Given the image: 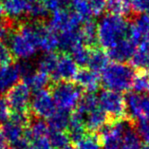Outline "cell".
<instances>
[{
	"instance_id": "cell-1",
	"label": "cell",
	"mask_w": 149,
	"mask_h": 149,
	"mask_svg": "<svg viewBox=\"0 0 149 149\" xmlns=\"http://www.w3.org/2000/svg\"><path fill=\"white\" fill-rule=\"evenodd\" d=\"M44 25L24 23L9 36L10 49L13 57L28 61L40 48V38Z\"/></svg>"
},
{
	"instance_id": "cell-2",
	"label": "cell",
	"mask_w": 149,
	"mask_h": 149,
	"mask_svg": "<svg viewBox=\"0 0 149 149\" xmlns=\"http://www.w3.org/2000/svg\"><path fill=\"white\" fill-rule=\"evenodd\" d=\"M128 26L126 20L122 16H104L97 24L98 44L103 49H109L117 43L127 37Z\"/></svg>"
},
{
	"instance_id": "cell-3",
	"label": "cell",
	"mask_w": 149,
	"mask_h": 149,
	"mask_svg": "<svg viewBox=\"0 0 149 149\" xmlns=\"http://www.w3.org/2000/svg\"><path fill=\"white\" fill-rule=\"evenodd\" d=\"M135 75L133 67L125 63L113 62L102 72L101 81L104 88L116 92L128 91L132 88V83Z\"/></svg>"
},
{
	"instance_id": "cell-4",
	"label": "cell",
	"mask_w": 149,
	"mask_h": 149,
	"mask_svg": "<svg viewBox=\"0 0 149 149\" xmlns=\"http://www.w3.org/2000/svg\"><path fill=\"white\" fill-rule=\"evenodd\" d=\"M57 109L70 112L77 107L82 98V88L71 82H57L50 91Z\"/></svg>"
},
{
	"instance_id": "cell-5",
	"label": "cell",
	"mask_w": 149,
	"mask_h": 149,
	"mask_svg": "<svg viewBox=\"0 0 149 149\" xmlns=\"http://www.w3.org/2000/svg\"><path fill=\"white\" fill-rule=\"evenodd\" d=\"M98 101L100 107L109 119L118 121L125 117V100L120 92L112 91L109 89L104 90L98 96Z\"/></svg>"
},
{
	"instance_id": "cell-6",
	"label": "cell",
	"mask_w": 149,
	"mask_h": 149,
	"mask_svg": "<svg viewBox=\"0 0 149 149\" xmlns=\"http://www.w3.org/2000/svg\"><path fill=\"white\" fill-rule=\"evenodd\" d=\"M130 122L118 120L101 130L102 149H123V135Z\"/></svg>"
},
{
	"instance_id": "cell-7",
	"label": "cell",
	"mask_w": 149,
	"mask_h": 149,
	"mask_svg": "<svg viewBox=\"0 0 149 149\" xmlns=\"http://www.w3.org/2000/svg\"><path fill=\"white\" fill-rule=\"evenodd\" d=\"M6 101L13 113L28 112L31 101V90L24 83H17L7 91Z\"/></svg>"
},
{
	"instance_id": "cell-8",
	"label": "cell",
	"mask_w": 149,
	"mask_h": 149,
	"mask_svg": "<svg viewBox=\"0 0 149 149\" xmlns=\"http://www.w3.org/2000/svg\"><path fill=\"white\" fill-rule=\"evenodd\" d=\"M126 114L132 120L149 121V96L129 92L125 97Z\"/></svg>"
},
{
	"instance_id": "cell-9",
	"label": "cell",
	"mask_w": 149,
	"mask_h": 149,
	"mask_svg": "<svg viewBox=\"0 0 149 149\" xmlns=\"http://www.w3.org/2000/svg\"><path fill=\"white\" fill-rule=\"evenodd\" d=\"M83 23V20L73 10H61L52 13L49 20V27L55 32H65L79 30V27Z\"/></svg>"
},
{
	"instance_id": "cell-10",
	"label": "cell",
	"mask_w": 149,
	"mask_h": 149,
	"mask_svg": "<svg viewBox=\"0 0 149 149\" xmlns=\"http://www.w3.org/2000/svg\"><path fill=\"white\" fill-rule=\"evenodd\" d=\"M31 111L39 119H49L57 110L52 93L47 89L35 92L31 101Z\"/></svg>"
},
{
	"instance_id": "cell-11",
	"label": "cell",
	"mask_w": 149,
	"mask_h": 149,
	"mask_svg": "<svg viewBox=\"0 0 149 149\" xmlns=\"http://www.w3.org/2000/svg\"><path fill=\"white\" fill-rule=\"evenodd\" d=\"M128 37L136 47L149 43V14L141 13L128 26Z\"/></svg>"
},
{
	"instance_id": "cell-12",
	"label": "cell",
	"mask_w": 149,
	"mask_h": 149,
	"mask_svg": "<svg viewBox=\"0 0 149 149\" xmlns=\"http://www.w3.org/2000/svg\"><path fill=\"white\" fill-rule=\"evenodd\" d=\"M78 70V66L70 57V55L63 53L58 57L55 70L50 77L56 82H70V80H73L75 78Z\"/></svg>"
},
{
	"instance_id": "cell-13",
	"label": "cell",
	"mask_w": 149,
	"mask_h": 149,
	"mask_svg": "<svg viewBox=\"0 0 149 149\" xmlns=\"http://www.w3.org/2000/svg\"><path fill=\"white\" fill-rule=\"evenodd\" d=\"M137 49L136 45L128 37L117 43L109 49H107V56L116 63H125L131 59Z\"/></svg>"
},
{
	"instance_id": "cell-14",
	"label": "cell",
	"mask_w": 149,
	"mask_h": 149,
	"mask_svg": "<svg viewBox=\"0 0 149 149\" xmlns=\"http://www.w3.org/2000/svg\"><path fill=\"white\" fill-rule=\"evenodd\" d=\"M21 77L17 64H8L0 67V92H7L15 86Z\"/></svg>"
},
{
	"instance_id": "cell-15",
	"label": "cell",
	"mask_w": 149,
	"mask_h": 149,
	"mask_svg": "<svg viewBox=\"0 0 149 149\" xmlns=\"http://www.w3.org/2000/svg\"><path fill=\"white\" fill-rule=\"evenodd\" d=\"M108 120L109 118L100 107V104L99 107L94 108L84 116V122H85L86 131H89L91 134L103 129L107 125Z\"/></svg>"
},
{
	"instance_id": "cell-16",
	"label": "cell",
	"mask_w": 149,
	"mask_h": 149,
	"mask_svg": "<svg viewBox=\"0 0 149 149\" xmlns=\"http://www.w3.org/2000/svg\"><path fill=\"white\" fill-rule=\"evenodd\" d=\"M76 85L88 92L96 91L100 86V77L98 73L90 70L89 68H81L75 76Z\"/></svg>"
},
{
	"instance_id": "cell-17",
	"label": "cell",
	"mask_w": 149,
	"mask_h": 149,
	"mask_svg": "<svg viewBox=\"0 0 149 149\" xmlns=\"http://www.w3.org/2000/svg\"><path fill=\"white\" fill-rule=\"evenodd\" d=\"M27 128V126H24L9 119L6 123H4L1 130L6 141L12 144L13 147L26 137Z\"/></svg>"
},
{
	"instance_id": "cell-18",
	"label": "cell",
	"mask_w": 149,
	"mask_h": 149,
	"mask_svg": "<svg viewBox=\"0 0 149 149\" xmlns=\"http://www.w3.org/2000/svg\"><path fill=\"white\" fill-rule=\"evenodd\" d=\"M58 41H59L58 48L67 54L68 52L70 53L76 47L84 45L79 30L61 32L58 35Z\"/></svg>"
},
{
	"instance_id": "cell-19",
	"label": "cell",
	"mask_w": 149,
	"mask_h": 149,
	"mask_svg": "<svg viewBox=\"0 0 149 149\" xmlns=\"http://www.w3.org/2000/svg\"><path fill=\"white\" fill-rule=\"evenodd\" d=\"M5 14L12 20L19 19L28 12L27 0H2Z\"/></svg>"
},
{
	"instance_id": "cell-20",
	"label": "cell",
	"mask_w": 149,
	"mask_h": 149,
	"mask_svg": "<svg viewBox=\"0 0 149 149\" xmlns=\"http://www.w3.org/2000/svg\"><path fill=\"white\" fill-rule=\"evenodd\" d=\"M59 45L57 32L52 31L49 26H43L41 38H40V50H43L46 53L52 52L56 49Z\"/></svg>"
},
{
	"instance_id": "cell-21",
	"label": "cell",
	"mask_w": 149,
	"mask_h": 149,
	"mask_svg": "<svg viewBox=\"0 0 149 149\" xmlns=\"http://www.w3.org/2000/svg\"><path fill=\"white\" fill-rule=\"evenodd\" d=\"M24 84H26L28 88L31 90L37 92L39 90L45 89V88L49 85V76L44 72L37 70L32 71L31 73L23 77Z\"/></svg>"
},
{
	"instance_id": "cell-22",
	"label": "cell",
	"mask_w": 149,
	"mask_h": 149,
	"mask_svg": "<svg viewBox=\"0 0 149 149\" xmlns=\"http://www.w3.org/2000/svg\"><path fill=\"white\" fill-rule=\"evenodd\" d=\"M108 58L107 54L105 53L104 50L100 49H92L91 52H90V57L88 61V68L96 73H102L103 70L108 66Z\"/></svg>"
},
{
	"instance_id": "cell-23",
	"label": "cell",
	"mask_w": 149,
	"mask_h": 149,
	"mask_svg": "<svg viewBox=\"0 0 149 149\" xmlns=\"http://www.w3.org/2000/svg\"><path fill=\"white\" fill-rule=\"evenodd\" d=\"M79 31L82 37L83 44L89 49H94L95 45L98 44L97 25L91 20L86 21V22L84 23L82 28Z\"/></svg>"
},
{
	"instance_id": "cell-24",
	"label": "cell",
	"mask_w": 149,
	"mask_h": 149,
	"mask_svg": "<svg viewBox=\"0 0 149 149\" xmlns=\"http://www.w3.org/2000/svg\"><path fill=\"white\" fill-rule=\"evenodd\" d=\"M70 115L68 112L57 109L54 113L48 119V125L50 130H56V131H65L68 130L70 125Z\"/></svg>"
},
{
	"instance_id": "cell-25",
	"label": "cell",
	"mask_w": 149,
	"mask_h": 149,
	"mask_svg": "<svg viewBox=\"0 0 149 149\" xmlns=\"http://www.w3.org/2000/svg\"><path fill=\"white\" fill-rule=\"evenodd\" d=\"M105 9L109 14L117 16H125L131 13L130 0H107Z\"/></svg>"
},
{
	"instance_id": "cell-26",
	"label": "cell",
	"mask_w": 149,
	"mask_h": 149,
	"mask_svg": "<svg viewBox=\"0 0 149 149\" xmlns=\"http://www.w3.org/2000/svg\"><path fill=\"white\" fill-rule=\"evenodd\" d=\"M59 55L54 52L45 53L38 62V70L48 74L49 77L55 70Z\"/></svg>"
},
{
	"instance_id": "cell-27",
	"label": "cell",
	"mask_w": 149,
	"mask_h": 149,
	"mask_svg": "<svg viewBox=\"0 0 149 149\" xmlns=\"http://www.w3.org/2000/svg\"><path fill=\"white\" fill-rule=\"evenodd\" d=\"M148 57H149V43L138 46L133 56L130 59L131 67L136 68L138 70H143Z\"/></svg>"
},
{
	"instance_id": "cell-28",
	"label": "cell",
	"mask_w": 149,
	"mask_h": 149,
	"mask_svg": "<svg viewBox=\"0 0 149 149\" xmlns=\"http://www.w3.org/2000/svg\"><path fill=\"white\" fill-rule=\"evenodd\" d=\"M132 88L134 92L143 94L149 89V74L144 70H139L134 75Z\"/></svg>"
},
{
	"instance_id": "cell-29",
	"label": "cell",
	"mask_w": 149,
	"mask_h": 149,
	"mask_svg": "<svg viewBox=\"0 0 149 149\" xmlns=\"http://www.w3.org/2000/svg\"><path fill=\"white\" fill-rule=\"evenodd\" d=\"M72 10L83 20V22L91 20L92 13L88 5V0H72Z\"/></svg>"
},
{
	"instance_id": "cell-30",
	"label": "cell",
	"mask_w": 149,
	"mask_h": 149,
	"mask_svg": "<svg viewBox=\"0 0 149 149\" xmlns=\"http://www.w3.org/2000/svg\"><path fill=\"white\" fill-rule=\"evenodd\" d=\"M91 49L88 48L85 45H80L70 52V57L73 59L76 65L79 67L88 66Z\"/></svg>"
},
{
	"instance_id": "cell-31",
	"label": "cell",
	"mask_w": 149,
	"mask_h": 149,
	"mask_svg": "<svg viewBox=\"0 0 149 149\" xmlns=\"http://www.w3.org/2000/svg\"><path fill=\"white\" fill-rule=\"evenodd\" d=\"M141 139L130 123L123 135V149H137L141 146Z\"/></svg>"
},
{
	"instance_id": "cell-32",
	"label": "cell",
	"mask_w": 149,
	"mask_h": 149,
	"mask_svg": "<svg viewBox=\"0 0 149 149\" xmlns=\"http://www.w3.org/2000/svg\"><path fill=\"white\" fill-rule=\"evenodd\" d=\"M49 138L54 149H64L70 145V137L68 133L65 131H56V130H50Z\"/></svg>"
},
{
	"instance_id": "cell-33",
	"label": "cell",
	"mask_w": 149,
	"mask_h": 149,
	"mask_svg": "<svg viewBox=\"0 0 149 149\" xmlns=\"http://www.w3.org/2000/svg\"><path fill=\"white\" fill-rule=\"evenodd\" d=\"M75 149H102V145L99 138L90 133L75 143Z\"/></svg>"
},
{
	"instance_id": "cell-34",
	"label": "cell",
	"mask_w": 149,
	"mask_h": 149,
	"mask_svg": "<svg viewBox=\"0 0 149 149\" xmlns=\"http://www.w3.org/2000/svg\"><path fill=\"white\" fill-rule=\"evenodd\" d=\"M42 2L47 10L53 13L58 10L68 9V7L71 5L72 0H42Z\"/></svg>"
},
{
	"instance_id": "cell-35",
	"label": "cell",
	"mask_w": 149,
	"mask_h": 149,
	"mask_svg": "<svg viewBox=\"0 0 149 149\" xmlns=\"http://www.w3.org/2000/svg\"><path fill=\"white\" fill-rule=\"evenodd\" d=\"M136 131L140 139L146 145H149V121L138 122Z\"/></svg>"
},
{
	"instance_id": "cell-36",
	"label": "cell",
	"mask_w": 149,
	"mask_h": 149,
	"mask_svg": "<svg viewBox=\"0 0 149 149\" xmlns=\"http://www.w3.org/2000/svg\"><path fill=\"white\" fill-rule=\"evenodd\" d=\"M13 58V56L9 47L5 43L0 42V67L10 64Z\"/></svg>"
},
{
	"instance_id": "cell-37",
	"label": "cell",
	"mask_w": 149,
	"mask_h": 149,
	"mask_svg": "<svg viewBox=\"0 0 149 149\" xmlns=\"http://www.w3.org/2000/svg\"><path fill=\"white\" fill-rule=\"evenodd\" d=\"M93 16H99L104 13L107 6V0H88Z\"/></svg>"
},
{
	"instance_id": "cell-38",
	"label": "cell",
	"mask_w": 149,
	"mask_h": 149,
	"mask_svg": "<svg viewBox=\"0 0 149 149\" xmlns=\"http://www.w3.org/2000/svg\"><path fill=\"white\" fill-rule=\"evenodd\" d=\"M10 109L5 98L0 96V123H6L10 117Z\"/></svg>"
},
{
	"instance_id": "cell-39",
	"label": "cell",
	"mask_w": 149,
	"mask_h": 149,
	"mask_svg": "<svg viewBox=\"0 0 149 149\" xmlns=\"http://www.w3.org/2000/svg\"><path fill=\"white\" fill-rule=\"evenodd\" d=\"M131 9L137 13H146L148 0H130Z\"/></svg>"
},
{
	"instance_id": "cell-40",
	"label": "cell",
	"mask_w": 149,
	"mask_h": 149,
	"mask_svg": "<svg viewBox=\"0 0 149 149\" xmlns=\"http://www.w3.org/2000/svg\"><path fill=\"white\" fill-rule=\"evenodd\" d=\"M6 143H7V141L5 139L4 135H3L2 130L0 129V149H5V147H6Z\"/></svg>"
},
{
	"instance_id": "cell-41",
	"label": "cell",
	"mask_w": 149,
	"mask_h": 149,
	"mask_svg": "<svg viewBox=\"0 0 149 149\" xmlns=\"http://www.w3.org/2000/svg\"><path fill=\"white\" fill-rule=\"evenodd\" d=\"M5 15V10H4V7H3L2 2L0 1V20L3 19V17Z\"/></svg>"
},
{
	"instance_id": "cell-42",
	"label": "cell",
	"mask_w": 149,
	"mask_h": 149,
	"mask_svg": "<svg viewBox=\"0 0 149 149\" xmlns=\"http://www.w3.org/2000/svg\"><path fill=\"white\" fill-rule=\"evenodd\" d=\"M144 70L147 72V73L149 74V57H148V59L146 61V64H145V67H144Z\"/></svg>"
},
{
	"instance_id": "cell-43",
	"label": "cell",
	"mask_w": 149,
	"mask_h": 149,
	"mask_svg": "<svg viewBox=\"0 0 149 149\" xmlns=\"http://www.w3.org/2000/svg\"><path fill=\"white\" fill-rule=\"evenodd\" d=\"M137 149H149V145H141L140 147H138Z\"/></svg>"
},
{
	"instance_id": "cell-44",
	"label": "cell",
	"mask_w": 149,
	"mask_h": 149,
	"mask_svg": "<svg viewBox=\"0 0 149 149\" xmlns=\"http://www.w3.org/2000/svg\"><path fill=\"white\" fill-rule=\"evenodd\" d=\"M147 93H148V94H149V89H148V91H147Z\"/></svg>"
},
{
	"instance_id": "cell-45",
	"label": "cell",
	"mask_w": 149,
	"mask_h": 149,
	"mask_svg": "<svg viewBox=\"0 0 149 149\" xmlns=\"http://www.w3.org/2000/svg\"><path fill=\"white\" fill-rule=\"evenodd\" d=\"M10 149H14V148H13V147H12V148H10Z\"/></svg>"
}]
</instances>
